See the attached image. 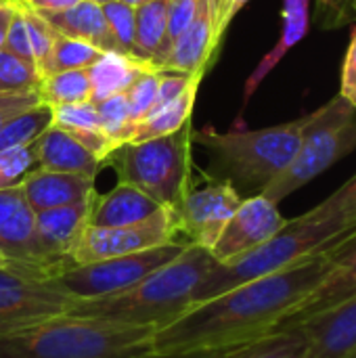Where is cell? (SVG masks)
I'll use <instances>...</instances> for the list:
<instances>
[{
    "label": "cell",
    "mask_w": 356,
    "mask_h": 358,
    "mask_svg": "<svg viewBox=\"0 0 356 358\" xmlns=\"http://www.w3.org/2000/svg\"><path fill=\"white\" fill-rule=\"evenodd\" d=\"M311 113L260 130L216 132L204 128L191 134L210 155L208 178L229 182L241 197L260 195L294 159ZM245 199V197H243Z\"/></svg>",
    "instance_id": "obj_3"
},
{
    "label": "cell",
    "mask_w": 356,
    "mask_h": 358,
    "mask_svg": "<svg viewBox=\"0 0 356 358\" xmlns=\"http://www.w3.org/2000/svg\"><path fill=\"white\" fill-rule=\"evenodd\" d=\"M191 122L180 130L143 143L120 145L105 162L118 172V182L143 191L162 208L178 210L191 189Z\"/></svg>",
    "instance_id": "obj_6"
},
{
    "label": "cell",
    "mask_w": 356,
    "mask_h": 358,
    "mask_svg": "<svg viewBox=\"0 0 356 358\" xmlns=\"http://www.w3.org/2000/svg\"><path fill=\"white\" fill-rule=\"evenodd\" d=\"M21 191L34 214L63 208L71 203H80L86 199L97 197L94 178L80 176V174H65V172H50L42 168H34L23 180Z\"/></svg>",
    "instance_id": "obj_18"
},
{
    "label": "cell",
    "mask_w": 356,
    "mask_h": 358,
    "mask_svg": "<svg viewBox=\"0 0 356 358\" xmlns=\"http://www.w3.org/2000/svg\"><path fill=\"white\" fill-rule=\"evenodd\" d=\"M6 264H8V262H6V258H4V256L0 254V268H2V266H6Z\"/></svg>",
    "instance_id": "obj_48"
},
{
    "label": "cell",
    "mask_w": 356,
    "mask_h": 358,
    "mask_svg": "<svg viewBox=\"0 0 356 358\" xmlns=\"http://www.w3.org/2000/svg\"><path fill=\"white\" fill-rule=\"evenodd\" d=\"M40 103L48 107L71 105L90 101V80L86 69H69L57 71L40 80L38 84Z\"/></svg>",
    "instance_id": "obj_27"
},
{
    "label": "cell",
    "mask_w": 356,
    "mask_h": 358,
    "mask_svg": "<svg viewBox=\"0 0 356 358\" xmlns=\"http://www.w3.org/2000/svg\"><path fill=\"white\" fill-rule=\"evenodd\" d=\"M235 358H306V340L300 329H277L243 346Z\"/></svg>",
    "instance_id": "obj_30"
},
{
    "label": "cell",
    "mask_w": 356,
    "mask_h": 358,
    "mask_svg": "<svg viewBox=\"0 0 356 358\" xmlns=\"http://www.w3.org/2000/svg\"><path fill=\"white\" fill-rule=\"evenodd\" d=\"M159 78L162 71L157 69H149L145 73H141L134 84L126 90V99H128V107H130V117L132 122H141L149 115L155 99H157V88H159Z\"/></svg>",
    "instance_id": "obj_37"
},
{
    "label": "cell",
    "mask_w": 356,
    "mask_h": 358,
    "mask_svg": "<svg viewBox=\"0 0 356 358\" xmlns=\"http://www.w3.org/2000/svg\"><path fill=\"white\" fill-rule=\"evenodd\" d=\"M172 241H183L178 235L176 210L162 208L151 218L136 222V224H128V227H92V224H88L73 250L71 262H73V266L99 262V260H107V258L138 254V252H145V250H151L157 245H166Z\"/></svg>",
    "instance_id": "obj_10"
},
{
    "label": "cell",
    "mask_w": 356,
    "mask_h": 358,
    "mask_svg": "<svg viewBox=\"0 0 356 358\" xmlns=\"http://www.w3.org/2000/svg\"><path fill=\"white\" fill-rule=\"evenodd\" d=\"M82 0H19L17 4H23L31 10H63Z\"/></svg>",
    "instance_id": "obj_44"
},
{
    "label": "cell",
    "mask_w": 356,
    "mask_h": 358,
    "mask_svg": "<svg viewBox=\"0 0 356 358\" xmlns=\"http://www.w3.org/2000/svg\"><path fill=\"white\" fill-rule=\"evenodd\" d=\"M285 222L287 218L281 216L277 203L264 195L245 197L227 222L210 254L218 264H231L275 237Z\"/></svg>",
    "instance_id": "obj_13"
},
{
    "label": "cell",
    "mask_w": 356,
    "mask_h": 358,
    "mask_svg": "<svg viewBox=\"0 0 356 358\" xmlns=\"http://www.w3.org/2000/svg\"><path fill=\"white\" fill-rule=\"evenodd\" d=\"M97 197L36 214L40 243H42L46 256L52 260L57 275H61L63 271L73 266L71 256H73V250H76L82 233L90 224V216H92Z\"/></svg>",
    "instance_id": "obj_16"
},
{
    "label": "cell",
    "mask_w": 356,
    "mask_h": 358,
    "mask_svg": "<svg viewBox=\"0 0 356 358\" xmlns=\"http://www.w3.org/2000/svg\"><path fill=\"white\" fill-rule=\"evenodd\" d=\"M216 38V0H199L197 13L189 27L174 40L166 71L176 73H206L218 48Z\"/></svg>",
    "instance_id": "obj_17"
},
{
    "label": "cell",
    "mask_w": 356,
    "mask_h": 358,
    "mask_svg": "<svg viewBox=\"0 0 356 358\" xmlns=\"http://www.w3.org/2000/svg\"><path fill=\"white\" fill-rule=\"evenodd\" d=\"M76 302L73 296L44 275L13 264L0 268V331L65 317Z\"/></svg>",
    "instance_id": "obj_9"
},
{
    "label": "cell",
    "mask_w": 356,
    "mask_h": 358,
    "mask_svg": "<svg viewBox=\"0 0 356 358\" xmlns=\"http://www.w3.org/2000/svg\"><path fill=\"white\" fill-rule=\"evenodd\" d=\"M159 203L147 197L132 185L118 182L109 193L99 195L92 208L90 224L92 227H128L151 218Z\"/></svg>",
    "instance_id": "obj_22"
},
{
    "label": "cell",
    "mask_w": 356,
    "mask_h": 358,
    "mask_svg": "<svg viewBox=\"0 0 356 358\" xmlns=\"http://www.w3.org/2000/svg\"><path fill=\"white\" fill-rule=\"evenodd\" d=\"M34 149H36L38 168L50 170V172H65V174H80V176L97 178L99 170L105 166L69 132H65L63 128L55 124L34 143Z\"/></svg>",
    "instance_id": "obj_20"
},
{
    "label": "cell",
    "mask_w": 356,
    "mask_h": 358,
    "mask_svg": "<svg viewBox=\"0 0 356 358\" xmlns=\"http://www.w3.org/2000/svg\"><path fill=\"white\" fill-rule=\"evenodd\" d=\"M329 248L275 275L193 304L174 323L153 334L151 352L233 348L271 336L325 279L332 268Z\"/></svg>",
    "instance_id": "obj_1"
},
{
    "label": "cell",
    "mask_w": 356,
    "mask_h": 358,
    "mask_svg": "<svg viewBox=\"0 0 356 358\" xmlns=\"http://www.w3.org/2000/svg\"><path fill=\"white\" fill-rule=\"evenodd\" d=\"M103 13H105V19H107L109 27H111V34H113V38H115V42L120 46V52L130 57V59H138L134 8L120 2V0H113V2L103 4Z\"/></svg>",
    "instance_id": "obj_34"
},
{
    "label": "cell",
    "mask_w": 356,
    "mask_h": 358,
    "mask_svg": "<svg viewBox=\"0 0 356 358\" xmlns=\"http://www.w3.org/2000/svg\"><path fill=\"white\" fill-rule=\"evenodd\" d=\"M340 96H344L353 107H356V29L353 31L350 46H348V52H346L344 65H342Z\"/></svg>",
    "instance_id": "obj_41"
},
{
    "label": "cell",
    "mask_w": 356,
    "mask_h": 358,
    "mask_svg": "<svg viewBox=\"0 0 356 358\" xmlns=\"http://www.w3.org/2000/svg\"><path fill=\"white\" fill-rule=\"evenodd\" d=\"M241 201L243 197L222 180L210 178L206 185L189 189L176 210L180 239L210 252Z\"/></svg>",
    "instance_id": "obj_11"
},
{
    "label": "cell",
    "mask_w": 356,
    "mask_h": 358,
    "mask_svg": "<svg viewBox=\"0 0 356 358\" xmlns=\"http://www.w3.org/2000/svg\"><path fill=\"white\" fill-rule=\"evenodd\" d=\"M134 17L138 59L153 65L157 71H166V63L174 44L168 34L166 0H153L134 8Z\"/></svg>",
    "instance_id": "obj_24"
},
{
    "label": "cell",
    "mask_w": 356,
    "mask_h": 358,
    "mask_svg": "<svg viewBox=\"0 0 356 358\" xmlns=\"http://www.w3.org/2000/svg\"><path fill=\"white\" fill-rule=\"evenodd\" d=\"M355 231L356 222H346V220L311 222V220H304L302 216L287 220L285 227L275 237H271L266 243H262L254 252L241 256L239 260L231 264L216 262V266L199 283L193 304L216 298L243 283L275 275L300 262L302 258L313 256L338 243L340 239H344L346 235Z\"/></svg>",
    "instance_id": "obj_5"
},
{
    "label": "cell",
    "mask_w": 356,
    "mask_h": 358,
    "mask_svg": "<svg viewBox=\"0 0 356 358\" xmlns=\"http://www.w3.org/2000/svg\"><path fill=\"white\" fill-rule=\"evenodd\" d=\"M201 78H204V73H197L193 78V82L189 84V88L178 99L170 101L168 105L151 111L145 120L136 122L130 143H143V141H149V138L166 136V134H172V132L180 130L185 124H189Z\"/></svg>",
    "instance_id": "obj_26"
},
{
    "label": "cell",
    "mask_w": 356,
    "mask_h": 358,
    "mask_svg": "<svg viewBox=\"0 0 356 358\" xmlns=\"http://www.w3.org/2000/svg\"><path fill=\"white\" fill-rule=\"evenodd\" d=\"M34 168H38L34 145L0 151V191L19 187Z\"/></svg>",
    "instance_id": "obj_36"
},
{
    "label": "cell",
    "mask_w": 356,
    "mask_h": 358,
    "mask_svg": "<svg viewBox=\"0 0 356 358\" xmlns=\"http://www.w3.org/2000/svg\"><path fill=\"white\" fill-rule=\"evenodd\" d=\"M248 346V344H245ZM243 346H233V348H216V350H193V352H147L143 357L136 358H235L241 352Z\"/></svg>",
    "instance_id": "obj_42"
},
{
    "label": "cell",
    "mask_w": 356,
    "mask_h": 358,
    "mask_svg": "<svg viewBox=\"0 0 356 358\" xmlns=\"http://www.w3.org/2000/svg\"><path fill=\"white\" fill-rule=\"evenodd\" d=\"M199 0H166V19H168V34L172 42L189 27L197 13Z\"/></svg>",
    "instance_id": "obj_39"
},
{
    "label": "cell",
    "mask_w": 356,
    "mask_h": 358,
    "mask_svg": "<svg viewBox=\"0 0 356 358\" xmlns=\"http://www.w3.org/2000/svg\"><path fill=\"white\" fill-rule=\"evenodd\" d=\"M149 69H155V67L145 61L120 55V52H103L86 69L88 80H90V101L97 105L113 94L126 92L134 84V80Z\"/></svg>",
    "instance_id": "obj_25"
},
{
    "label": "cell",
    "mask_w": 356,
    "mask_h": 358,
    "mask_svg": "<svg viewBox=\"0 0 356 358\" xmlns=\"http://www.w3.org/2000/svg\"><path fill=\"white\" fill-rule=\"evenodd\" d=\"M90 2H94V4H101V6H103V4H107V2H113V0H90Z\"/></svg>",
    "instance_id": "obj_47"
},
{
    "label": "cell",
    "mask_w": 356,
    "mask_h": 358,
    "mask_svg": "<svg viewBox=\"0 0 356 358\" xmlns=\"http://www.w3.org/2000/svg\"><path fill=\"white\" fill-rule=\"evenodd\" d=\"M52 126V109L44 103L19 113L0 128V151L34 145Z\"/></svg>",
    "instance_id": "obj_29"
},
{
    "label": "cell",
    "mask_w": 356,
    "mask_h": 358,
    "mask_svg": "<svg viewBox=\"0 0 356 358\" xmlns=\"http://www.w3.org/2000/svg\"><path fill=\"white\" fill-rule=\"evenodd\" d=\"M306 358H356V296L300 325Z\"/></svg>",
    "instance_id": "obj_15"
},
{
    "label": "cell",
    "mask_w": 356,
    "mask_h": 358,
    "mask_svg": "<svg viewBox=\"0 0 356 358\" xmlns=\"http://www.w3.org/2000/svg\"><path fill=\"white\" fill-rule=\"evenodd\" d=\"M97 111L103 124V132L115 143V147L130 143L134 132V122L130 117V107L126 92L113 94L101 103H97Z\"/></svg>",
    "instance_id": "obj_31"
},
{
    "label": "cell",
    "mask_w": 356,
    "mask_h": 358,
    "mask_svg": "<svg viewBox=\"0 0 356 358\" xmlns=\"http://www.w3.org/2000/svg\"><path fill=\"white\" fill-rule=\"evenodd\" d=\"M332 268L325 279L311 292L304 302L279 325V329H292L302 321L321 315L356 296V231L329 248Z\"/></svg>",
    "instance_id": "obj_14"
},
{
    "label": "cell",
    "mask_w": 356,
    "mask_h": 358,
    "mask_svg": "<svg viewBox=\"0 0 356 358\" xmlns=\"http://www.w3.org/2000/svg\"><path fill=\"white\" fill-rule=\"evenodd\" d=\"M52 36H55V29L40 15L15 2V15L8 25L4 50L31 63L40 73L50 52Z\"/></svg>",
    "instance_id": "obj_21"
},
{
    "label": "cell",
    "mask_w": 356,
    "mask_h": 358,
    "mask_svg": "<svg viewBox=\"0 0 356 358\" xmlns=\"http://www.w3.org/2000/svg\"><path fill=\"white\" fill-rule=\"evenodd\" d=\"M308 21H311V0H283L281 38L277 40L275 48L266 52V57L258 63V67L248 78L245 90H243V103L252 99V94L258 90L262 80L279 65V61L290 52V48H294L308 34Z\"/></svg>",
    "instance_id": "obj_23"
},
{
    "label": "cell",
    "mask_w": 356,
    "mask_h": 358,
    "mask_svg": "<svg viewBox=\"0 0 356 358\" xmlns=\"http://www.w3.org/2000/svg\"><path fill=\"white\" fill-rule=\"evenodd\" d=\"M40 80L42 76L31 63L10 55L8 50H0V94L38 90Z\"/></svg>",
    "instance_id": "obj_33"
},
{
    "label": "cell",
    "mask_w": 356,
    "mask_h": 358,
    "mask_svg": "<svg viewBox=\"0 0 356 358\" xmlns=\"http://www.w3.org/2000/svg\"><path fill=\"white\" fill-rule=\"evenodd\" d=\"M302 218L311 222H323V220L356 222V174L348 178L336 193L323 199L319 206L302 214Z\"/></svg>",
    "instance_id": "obj_32"
},
{
    "label": "cell",
    "mask_w": 356,
    "mask_h": 358,
    "mask_svg": "<svg viewBox=\"0 0 356 358\" xmlns=\"http://www.w3.org/2000/svg\"><path fill=\"white\" fill-rule=\"evenodd\" d=\"M187 245V241H172L138 254L78 264L52 277V281L76 300H97L113 296L134 287L151 273L172 262Z\"/></svg>",
    "instance_id": "obj_8"
},
{
    "label": "cell",
    "mask_w": 356,
    "mask_h": 358,
    "mask_svg": "<svg viewBox=\"0 0 356 358\" xmlns=\"http://www.w3.org/2000/svg\"><path fill=\"white\" fill-rule=\"evenodd\" d=\"M52 109V124L65 132H103V124L92 101L57 105Z\"/></svg>",
    "instance_id": "obj_35"
},
{
    "label": "cell",
    "mask_w": 356,
    "mask_h": 358,
    "mask_svg": "<svg viewBox=\"0 0 356 358\" xmlns=\"http://www.w3.org/2000/svg\"><path fill=\"white\" fill-rule=\"evenodd\" d=\"M34 13L40 15L52 29H57L63 36L84 40L103 52H120V46L111 34V27L105 19L101 4L82 0L63 10H34Z\"/></svg>",
    "instance_id": "obj_19"
},
{
    "label": "cell",
    "mask_w": 356,
    "mask_h": 358,
    "mask_svg": "<svg viewBox=\"0 0 356 358\" xmlns=\"http://www.w3.org/2000/svg\"><path fill=\"white\" fill-rule=\"evenodd\" d=\"M0 254L13 266L48 279L57 277V268L40 243L36 214L25 201L21 187L0 191Z\"/></svg>",
    "instance_id": "obj_12"
},
{
    "label": "cell",
    "mask_w": 356,
    "mask_h": 358,
    "mask_svg": "<svg viewBox=\"0 0 356 358\" xmlns=\"http://www.w3.org/2000/svg\"><path fill=\"white\" fill-rule=\"evenodd\" d=\"M36 105H40L38 90L17 92V94H0V128L4 124H8L13 117H17L19 113L27 111Z\"/></svg>",
    "instance_id": "obj_40"
},
{
    "label": "cell",
    "mask_w": 356,
    "mask_h": 358,
    "mask_svg": "<svg viewBox=\"0 0 356 358\" xmlns=\"http://www.w3.org/2000/svg\"><path fill=\"white\" fill-rule=\"evenodd\" d=\"M214 266L216 260L208 250L187 245L134 287L97 300H78L69 315L157 331L193 306L199 283Z\"/></svg>",
    "instance_id": "obj_2"
},
{
    "label": "cell",
    "mask_w": 356,
    "mask_h": 358,
    "mask_svg": "<svg viewBox=\"0 0 356 358\" xmlns=\"http://www.w3.org/2000/svg\"><path fill=\"white\" fill-rule=\"evenodd\" d=\"M103 55V50L94 48L92 44L84 42V40H76L69 36H63L55 29L52 36V46L50 52L46 57V63L40 71L42 78L57 73V71H69V69H88L99 57Z\"/></svg>",
    "instance_id": "obj_28"
},
{
    "label": "cell",
    "mask_w": 356,
    "mask_h": 358,
    "mask_svg": "<svg viewBox=\"0 0 356 358\" xmlns=\"http://www.w3.org/2000/svg\"><path fill=\"white\" fill-rule=\"evenodd\" d=\"M250 0H216V38L220 40L227 31L233 17L248 4Z\"/></svg>",
    "instance_id": "obj_43"
},
{
    "label": "cell",
    "mask_w": 356,
    "mask_h": 358,
    "mask_svg": "<svg viewBox=\"0 0 356 358\" xmlns=\"http://www.w3.org/2000/svg\"><path fill=\"white\" fill-rule=\"evenodd\" d=\"M153 329L59 317L0 331V358H136L151 352Z\"/></svg>",
    "instance_id": "obj_4"
},
{
    "label": "cell",
    "mask_w": 356,
    "mask_h": 358,
    "mask_svg": "<svg viewBox=\"0 0 356 358\" xmlns=\"http://www.w3.org/2000/svg\"><path fill=\"white\" fill-rule=\"evenodd\" d=\"M355 149L356 107L338 94L311 113L294 159L260 195L279 206Z\"/></svg>",
    "instance_id": "obj_7"
},
{
    "label": "cell",
    "mask_w": 356,
    "mask_h": 358,
    "mask_svg": "<svg viewBox=\"0 0 356 358\" xmlns=\"http://www.w3.org/2000/svg\"><path fill=\"white\" fill-rule=\"evenodd\" d=\"M10 2H19V0H10Z\"/></svg>",
    "instance_id": "obj_49"
},
{
    "label": "cell",
    "mask_w": 356,
    "mask_h": 358,
    "mask_svg": "<svg viewBox=\"0 0 356 358\" xmlns=\"http://www.w3.org/2000/svg\"><path fill=\"white\" fill-rule=\"evenodd\" d=\"M317 19L323 29H338L356 19V0H317Z\"/></svg>",
    "instance_id": "obj_38"
},
{
    "label": "cell",
    "mask_w": 356,
    "mask_h": 358,
    "mask_svg": "<svg viewBox=\"0 0 356 358\" xmlns=\"http://www.w3.org/2000/svg\"><path fill=\"white\" fill-rule=\"evenodd\" d=\"M120 2H124V4H128V6H132V8H138V6H143V4H147V2H153V0H120Z\"/></svg>",
    "instance_id": "obj_46"
},
{
    "label": "cell",
    "mask_w": 356,
    "mask_h": 358,
    "mask_svg": "<svg viewBox=\"0 0 356 358\" xmlns=\"http://www.w3.org/2000/svg\"><path fill=\"white\" fill-rule=\"evenodd\" d=\"M13 15H15V2L0 0V50H4V42H6V34H8Z\"/></svg>",
    "instance_id": "obj_45"
}]
</instances>
